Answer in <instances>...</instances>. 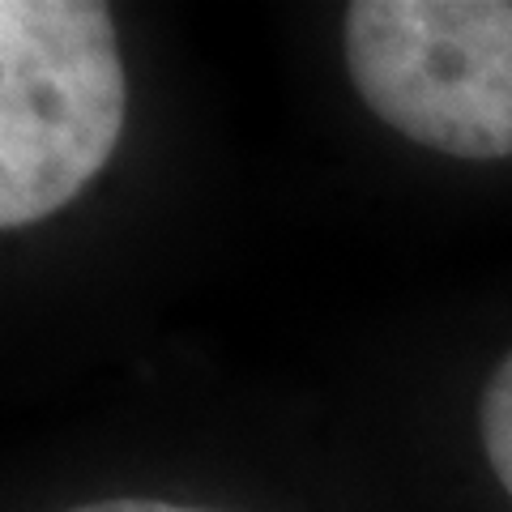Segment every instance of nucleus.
I'll return each instance as SVG.
<instances>
[{"label":"nucleus","instance_id":"f257e3e1","mask_svg":"<svg viewBox=\"0 0 512 512\" xmlns=\"http://www.w3.org/2000/svg\"><path fill=\"white\" fill-rule=\"evenodd\" d=\"M124 60L99 0H0V231L52 218L120 146Z\"/></svg>","mask_w":512,"mask_h":512},{"label":"nucleus","instance_id":"f03ea898","mask_svg":"<svg viewBox=\"0 0 512 512\" xmlns=\"http://www.w3.org/2000/svg\"><path fill=\"white\" fill-rule=\"evenodd\" d=\"M346 69L359 99L414 146L512 154V0H355Z\"/></svg>","mask_w":512,"mask_h":512},{"label":"nucleus","instance_id":"7ed1b4c3","mask_svg":"<svg viewBox=\"0 0 512 512\" xmlns=\"http://www.w3.org/2000/svg\"><path fill=\"white\" fill-rule=\"evenodd\" d=\"M478 423H483V448H487L491 470L504 483V491L512 495V350L487 380Z\"/></svg>","mask_w":512,"mask_h":512},{"label":"nucleus","instance_id":"20e7f679","mask_svg":"<svg viewBox=\"0 0 512 512\" xmlns=\"http://www.w3.org/2000/svg\"><path fill=\"white\" fill-rule=\"evenodd\" d=\"M69 512H210V508H188V504H167V500H99V504H82Z\"/></svg>","mask_w":512,"mask_h":512}]
</instances>
